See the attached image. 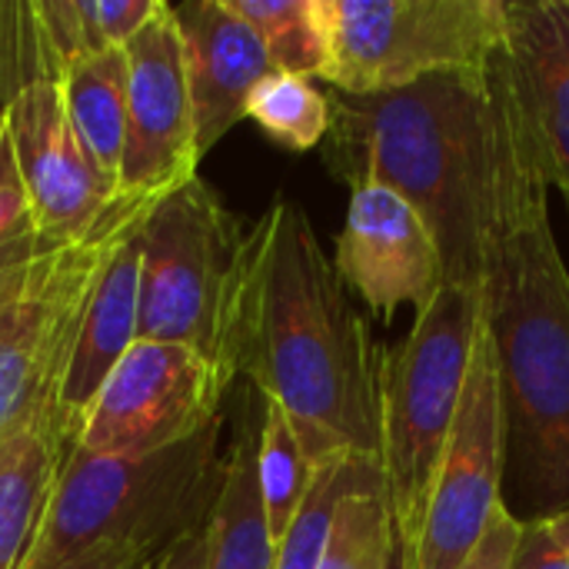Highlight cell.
<instances>
[{
	"label": "cell",
	"instance_id": "obj_3",
	"mask_svg": "<svg viewBox=\"0 0 569 569\" xmlns=\"http://www.w3.org/2000/svg\"><path fill=\"white\" fill-rule=\"evenodd\" d=\"M483 67L380 93H327L330 173L350 190L387 187L403 197L430 227L443 277L457 287H480L483 277Z\"/></svg>",
	"mask_w": 569,
	"mask_h": 569
},
{
	"label": "cell",
	"instance_id": "obj_18",
	"mask_svg": "<svg viewBox=\"0 0 569 569\" xmlns=\"http://www.w3.org/2000/svg\"><path fill=\"white\" fill-rule=\"evenodd\" d=\"M63 110L70 117L73 133L80 137L83 150L97 163L103 177L120 183V163L127 150V93H130V70L127 50H103L93 57L77 60L60 73ZM120 190V187H117Z\"/></svg>",
	"mask_w": 569,
	"mask_h": 569
},
{
	"label": "cell",
	"instance_id": "obj_9",
	"mask_svg": "<svg viewBox=\"0 0 569 569\" xmlns=\"http://www.w3.org/2000/svg\"><path fill=\"white\" fill-rule=\"evenodd\" d=\"M233 383L197 350L133 340L73 423L67 450L140 457L177 447L223 417Z\"/></svg>",
	"mask_w": 569,
	"mask_h": 569
},
{
	"label": "cell",
	"instance_id": "obj_10",
	"mask_svg": "<svg viewBox=\"0 0 569 569\" xmlns=\"http://www.w3.org/2000/svg\"><path fill=\"white\" fill-rule=\"evenodd\" d=\"M507 400L487 323L480 320L460 410L433 480L427 520L413 557L400 569H460L493 513L503 507L507 473Z\"/></svg>",
	"mask_w": 569,
	"mask_h": 569
},
{
	"label": "cell",
	"instance_id": "obj_33",
	"mask_svg": "<svg viewBox=\"0 0 569 569\" xmlns=\"http://www.w3.org/2000/svg\"><path fill=\"white\" fill-rule=\"evenodd\" d=\"M557 520H560V527H563V533H567L569 540V510L567 513H557Z\"/></svg>",
	"mask_w": 569,
	"mask_h": 569
},
{
	"label": "cell",
	"instance_id": "obj_26",
	"mask_svg": "<svg viewBox=\"0 0 569 569\" xmlns=\"http://www.w3.org/2000/svg\"><path fill=\"white\" fill-rule=\"evenodd\" d=\"M37 80H60L33 0H0V120Z\"/></svg>",
	"mask_w": 569,
	"mask_h": 569
},
{
	"label": "cell",
	"instance_id": "obj_15",
	"mask_svg": "<svg viewBox=\"0 0 569 569\" xmlns=\"http://www.w3.org/2000/svg\"><path fill=\"white\" fill-rule=\"evenodd\" d=\"M173 17L183 40L197 150L203 157L247 117L250 93L273 73V63L257 30L227 0H187L173 7Z\"/></svg>",
	"mask_w": 569,
	"mask_h": 569
},
{
	"label": "cell",
	"instance_id": "obj_11",
	"mask_svg": "<svg viewBox=\"0 0 569 569\" xmlns=\"http://www.w3.org/2000/svg\"><path fill=\"white\" fill-rule=\"evenodd\" d=\"M123 50L130 70V120L117 187L120 197L157 200L197 177L200 163L193 100L173 3L160 0L157 13Z\"/></svg>",
	"mask_w": 569,
	"mask_h": 569
},
{
	"label": "cell",
	"instance_id": "obj_29",
	"mask_svg": "<svg viewBox=\"0 0 569 569\" xmlns=\"http://www.w3.org/2000/svg\"><path fill=\"white\" fill-rule=\"evenodd\" d=\"M167 547L160 543H140V540H113L100 543L77 560L57 569H160L167 560Z\"/></svg>",
	"mask_w": 569,
	"mask_h": 569
},
{
	"label": "cell",
	"instance_id": "obj_12",
	"mask_svg": "<svg viewBox=\"0 0 569 569\" xmlns=\"http://www.w3.org/2000/svg\"><path fill=\"white\" fill-rule=\"evenodd\" d=\"M23 187L30 197L33 227L57 247L87 240L120 190L97 170L63 110L60 80L30 83L3 117Z\"/></svg>",
	"mask_w": 569,
	"mask_h": 569
},
{
	"label": "cell",
	"instance_id": "obj_7",
	"mask_svg": "<svg viewBox=\"0 0 569 569\" xmlns=\"http://www.w3.org/2000/svg\"><path fill=\"white\" fill-rule=\"evenodd\" d=\"M340 93H380L447 70H480L507 43V0H323Z\"/></svg>",
	"mask_w": 569,
	"mask_h": 569
},
{
	"label": "cell",
	"instance_id": "obj_16",
	"mask_svg": "<svg viewBox=\"0 0 569 569\" xmlns=\"http://www.w3.org/2000/svg\"><path fill=\"white\" fill-rule=\"evenodd\" d=\"M507 53L569 210V0H507Z\"/></svg>",
	"mask_w": 569,
	"mask_h": 569
},
{
	"label": "cell",
	"instance_id": "obj_19",
	"mask_svg": "<svg viewBox=\"0 0 569 569\" xmlns=\"http://www.w3.org/2000/svg\"><path fill=\"white\" fill-rule=\"evenodd\" d=\"M63 447L47 430H23L0 447V569H20L47 510Z\"/></svg>",
	"mask_w": 569,
	"mask_h": 569
},
{
	"label": "cell",
	"instance_id": "obj_1",
	"mask_svg": "<svg viewBox=\"0 0 569 569\" xmlns=\"http://www.w3.org/2000/svg\"><path fill=\"white\" fill-rule=\"evenodd\" d=\"M483 77V323L503 380L507 460L533 517H557L569 510V270L550 223L547 150L507 47Z\"/></svg>",
	"mask_w": 569,
	"mask_h": 569
},
{
	"label": "cell",
	"instance_id": "obj_24",
	"mask_svg": "<svg viewBox=\"0 0 569 569\" xmlns=\"http://www.w3.org/2000/svg\"><path fill=\"white\" fill-rule=\"evenodd\" d=\"M397 557V530L387 487L347 497L330 523V537L317 569H390Z\"/></svg>",
	"mask_w": 569,
	"mask_h": 569
},
{
	"label": "cell",
	"instance_id": "obj_32",
	"mask_svg": "<svg viewBox=\"0 0 569 569\" xmlns=\"http://www.w3.org/2000/svg\"><path fill=\"white\" fill-rule=\"evenodd\" d=\"M160 569H207V530L193 533L187 540H180Z\"/></svg>",
	"mask_w": 569,
	"mask_h": 569
},
{
	"label": "cell",
	"instance_id": "obj_25",
	"mask_svg": "<svg viewBox=\"0 0 569 569\" xmlns=\"http://www.w3.org/2000/svg\"><path fill=\"white\" fill-rule=\"evenodd\" d=\"M247 117L260 123L270 140L290 150H310L327 140L330 100L313 87V80L273 70L250 93Z\"/></svg>",
	"mask_w": 569,
	"mask_h": 569
},
{
	"label": "cell",
	"instance_id": "obj_31",
	"mask_svg": "<svg viewBox=\"0 0 569 569\" xmlns=\"http://www.w3.org/2000/svg\"><path fill=\"white\" fill-rule=\"evenodd\" d=\"M53 250H63V247H57V243H50L47 237H40V233H30V237H17V240H7V243H0V297L37 263V260H43L47 253H53Z\"/></svg>",
	"mask_w": 569,
	"mask_h": 569
},
{
	"label": "cell",
	"instance_id": "obj_4",
	"mask_svg": "<svg viewBox=\"0 0 569 569\" xmlns=\"http://www.w3.org/2000/svg\"><path fill=\"white\" fill-rule=\"evenodd\" d=\"M223 417L190 440L140 457L63 450L47 510L20 569H57L80 553L140 540L173 550L203 533L223 487Z\"/></svg>",
	"mask_w": 569,
	"mask_h": 569
},
{
	"label": "cell",
	"instance_id": "obj_23",
	"mask_svg": "<svg viewBox=\"0 0 569 569\" xmlns=\"http://www.w3.org/2000/svg\"><path fill=\"white\" fill-rule=\"evenodd\" d=\"M317 463L307 457L290 417L263 400L260 413V437H257V483H260V503H263V520L273 547L287 537L293 527L310 483H313Z\"/></svg>",
	"mask_w": 569,
	"mask_h": 569
},
{
	"label": "cell",
	"instance_id": "obj_20",
	"mask_svg": "<svg viewBox=\"0 0 569 569\" xmlns=\"http://www.w3.org/2000/svg\"><path fill=\"white\" fill-rule=\"evenodd\" d=\"M157 7L160 0H33L60 73L83 57L127 47Z\"/></svg>",
	"mask_w": 569,
	"mask_h": 569
},
{
	"label": "cell",
	"instance_id": "obj_30",
	"mask_svg": "<svg viewBox=\"0 0 569 569\" xmlns=\"http://www.w3.org/2000/svg\"><path fill=\"white\" fill-rule=\"evenodd\" d=\"M520 527L523 520L503 503L487 533L480 537V543L473 547V553L467 557V563L460 569H510L513 567V553H517V540H520Z\"/></svg>",
	"mask_w": 569,
	"mask_h": 569
},
{
	"label": "cell",
	"instance_id": "obj_17",
	"mask_svg": "<svg viewBox=\"0 0 569 569\" xmlns=\"http://www.w3.org/2000/svg\"><path fill=\"white\" fill-rule=\"evenodd\" d=\"M260 413L263 397L247 383L227 450L223 487L207 523V569H273V540L267 533L257 483Z\"/></svg>",
	"mask_w": 569,
	"mask_h": 569
},
{
	"label": "cell",
	"instance_id": "obj_28",
	"mask_svg": "<svg viewBox=\"0 0 569 569\" xmlns=\"http://www.w3.org/2000/svg\"><path fill=\"white\" fill-rule=\"evenodd\" d=\"M510 569H569V540L557 517L523 520Z\"/></svg>",
	"mask_w": 569,
	"mask_h": 569
},
{
	"label": "cell",
	"instance_id": "obj_13",
	"mask_svg": "<svg viewBox=\"0 0 569 569\" xmlns=\"http://www.w3.org/2000/svg\"><path fill=\"white\" fill-rule=\"evenodd\" d=\"M333 263L347 290L360 293L383 323H390L400 307L427 310L447 283L430 227L387 187L350 190Z\"/></svg>",
	"mask_w": 569,
	"mask_h": 569
},
{
	"label": "cell",
	"instance_id": "obj_8",
	"mask_svg": "<svg viewBox=\"0 0 569 569\" xmlns=\"http://www.w3.org/2000/svg\"><path fill=\"white\" fill-rule=\"evenodd\" d=\"M107 217L87 240L37 260L0 297V447L23 430L53 437V407L100 263Z\"/></svg>",
	"mask_w": 569,
	"mask_h": 569
},
{
	"label": "cell",
	"instance_id": "obj_21",
	"mask_svg": "<svg viewBox=\"0 0 569 569\" xmlns=\"http://www.w3.org/2000/svg\"><path fill=\"white\" fill-rule=\"evenodd\" d=\"M383 487V470L380 460H363V457H333L327 463L317 467L310 493L293 520V527L287 530V537L273 547V569H317L327 537H330V523L337 507L360 493V490H373Z\"/></svg>",
	"mask_w": 569,
	"mask_h": 569
},
{
	"label": "cell",
	"instance_id": "obj_2",
	"mask_svg": "<svg viewBox=\"0 0 569 569\" xmlns=\"http://www.w3.org/2000/svg\"><path fill=\"white\" fill-rule=\"evenodd\" d=\"M383 357L303 207L273 197L247 233L237 377L290 417L317 467L380 460Z\"/></svg>",
	"mask_w": 569,
	"mask_h": 569
},
{
	"label": "cell",
	"instance_id": "obj_22",
	"mask_svg": "<svg viewBox=\"0 0 569 569\" xmlns=\"http://www.w3.org/2000/svg\"><path fill=\"white\" fill-rule=\"evenodd\" d=\"M237 17H243L273 70L307 80H323L330 60V30L323 0H227Z\"/></svg>",
	"mask_w": 569,
	"mask_h": 569
},
{
	"label": "cell",
	"instance_id": "obj_5",
	"mask_svg": "<svg viewBox=\"0 0 569 569\" xmlns=\"http://www.w3.org/2000/svg\"><path fill=\"white\" fill-rule=\"evenodd\" d=\"M483 320L480 287L443 283L417 313L407 340L383 357L380 470L397 530L400 567L413 557L433 480L460 410L477 333Z\"/></svg>",
	"mask_w": 569,
	"mask_h": 569
},
{
	"label": "cell",
	"instance_id": "obj_6",
	"mask_svg": "<svg viewBox=\"0 0 569 569\" xmlns=\"http://www.w3.org/2000/svg\"><path fill=\"white\" fill-rule=\"evenodd\" d=\"M243 257L247 230L210 183L190 177L157 197L140 233L137 340L190 347L233 383Z\"/></svg>",
	"mask_w": 569,
	"mask_h": 569
},
{
	"label": "cell",
	"instance_id": "obj_27",
	"mask_svg": "<svg viewBox=\"0 0 569 569\" xmlns=\"http://www.w3.org/2000/svg\"><path fill=\"white\" fill-rule=\"evenodd\" d=\"M37 233L30 197L23 187V173L13 157V143L7 133V123L0 120V243Z\"/></svg>",
	"mask_w": 569,
	"mask_h": 569
},
{
	"label": "cell",
	"instance_id": "obj_14",
	"mask_svg": "<svg viewBox=\"0 0 569 569\" xmlns=\"http://www.w3.org/2000/svg\"><path fill=\"white\" fill-rule=\"evenodd\" d=\"M153 200L117 197L107 230L100 263L80 313V330L60 380L57 407H53V437L67 450L73 437V423L83 407L93 400L107 373L137 340L140 317V233L143 217Z\"/></svg>",
	"mask_w": 569,
	"mask_h": 569
}]
</instances>
